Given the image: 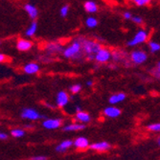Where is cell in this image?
<instances>
[{"instance_id": "obj_12", "label": "cell", "mask_w": 160, "mask_h": 160, "mask_svg": "<svg viewBox=\"0 0 160 160\" xmlns=\"http://www.w3.org/2000/svg\"><path fill=\"white\" fill-rule=\"evenodd\" d=\"M89 147H90L91 150H94V151H97V152H107L111 148L110 144L108 143V142H105V141L94 143V144L90 145Z\"/></svg>"}, {"instance_id": "obj_16", "label": "cell", "mask_w": 160, "mask_h": 160, "mask_svg": "<svg viewBox=\"0 0 160 160\" xmlns=\"http://www.w3.org/2000/svg\"><path fill=\"white\" fill-rule=\"evenodd\" d=\"M74 146L77 149H81V150H84L86 148L89 147V143L88 140H87L85 137H78L75 141H74Z\"/></svg>"}, {"instance_id": "obj_5", "label": "cell", "mask_w": 160, "mask_h": 160, "mask_svg": "<svg viewBox=\"0 0 160 160\" xmlns=\"http://www.w3.org/2000/svg\"><path fill=\"white\" fill-rule=\"evenodd\" d=\"M110 59H112V52L108 48L102 47L95 55L94 61L98 63H107L110 61Z\"/></svg>"}, {"instance_id": "obj_26", "label": "cell", "mask_w": 160, "mask_h": 160, "mask_svg": "<svg viewBox=\"0 0 160 160\" xmlns=\"http://www.w3.org/2000/svg\"><path fill=\"white\" fill-rule=\"evenodd\" d=\"M152 75L156 79H160V62H158L155 67L152 70Z\"/></svg>"}, {"instance_id": "obj_21", "label": "cell", "mask_w": 160, "mask_h": 160, "mask_svg": "<svg viewBox=\"0 0 160 160\" xmlns=\"http://www.w3.org/2000/svg\"><path fill=\"white\" fill-rule=\"evenodd\" d=\"M85 128V126L82 125V124H70V125H67L65 127H63V130L64 132H77V130H82Z\"/></svg>"}, {"instance_id": "obj_22", "label": "cell", "mask_w": 160, "mask_h": 160, "mask_svg": "<svg viewBox=\"0 0 160 160\" xmlns=\"http://www.w3.org/2000/svg\"><path fill=\"white\" fill-rule=\"evenodd\" d=\"M38 31V23L34 20L30 25H29V27L27 28V30H26V36L29 37V38H32L35 36V34L37 33Z\"/></svg>"}, {"instance_id": "obj_28", "label": "cell", "mask_w": 160, "mask_h": 160, "mask_svg": "<svg viewBox=\"0 0 160 160\" xmlns=\"http://www.w3.org/2000/svg\"><path fill=\"white\" fill-rule=\"evenodd\" d=\"M147 128L151 132H160V123H156V124H152L149 125L147 127Z\"/></svg>"}, {"instance_id": "obj_14", "label": "cell", "mask_w": 160, "mask_h": 160, "mask_svg": "<svg viewBox=\"0 0 160 160\" xmlns=\"http://www.w3.org/2000/svg\"><path fill=\"white\" fill-rule=\"evenodd\" d=\"M23 71L28 75H34L37 74L39 71V65L36 62H30L24 65L23 67Z\"/></svg>"}, {"instance_id": "obj_33", "label": "cell", "mask_w": 160, "mask_h": 160, "mask_svg": "<svg viewBox=\"0 0 160 160\" xmlns=\"http://www.w3.org/2000/svg\"><path fill=\"white\" fill-rule=\"evenodd\" d=\"M31 160H47V157L46 156H42V155H38V156L32 157Z\"/></svg>"}, {"instance_id": "obj_35", "label": "cell", "mask_w": 160, "mask_h": 160, "mask_svg": "<svg viewBox=\"0 0 160 160\" xmlns=\"http://www.w3.org/2000/svg\"><path fill=\"white\" fill-rule=\"evenodd\" d=\"M6 59H7V58L5 57V55H4L3 53L0 54V62H4Z\"/></svg>"}, {"instance_id": "obj_8", "label": "cell", "mask_w": 160, "mask_h": 160, "mask_svg": "<svg viewBox=\"0 0 160 160\" xmlns=\"http://www.w3.org/2000/svg\"><path fill=\"white\" fill-rule=\"evenodd\" d=\"M62 124V120L61 119H45L42 122L43 128L47 129H55L60 128Z\"/></svg>"}, {"instance_id": "obj_6", "label": "cell", "mask_w": 160, "mask_h": 160, "mask_svg": "<svg viewBox=\"0 0 160 160\" xmlns=\"http://www.w3.org/2000/svg\"><path fill=\"white\" fill-rule=\"evenodd\" d=\"M21 117L23 119L32 120V121H36V120H39V119H45L44 115L39 114L37 110H35L33 108H25L22 109Z\"/></svg>"}, {"instance_id": "obj_20", "label": "cell", "mask_w": 160, "mask_h": 160, "mask_svg": "<svg viewBox=\"0 0 160 160\" xmlns=\"http://www.w3.org/2000/svg\"><path fill=\"white\" fill-rule=\"evenodd\" d=\"M76 120L81 123H88L90 122L91 117L87 112H84L82 110L80 112H76Z\"/></svg>"}, {"instance_id": "obj_1", "label": "cell", "mask_w": 160, "mask_h": 160, "mask_svg": "<svg viewBox=\"0 0 160 160\" xmlns=\"http://www.w3.org/2000/svg\"><path fill=\"white\" fill-rule=\"evenodd\" d=\"M62 55L65 59L73 60V61H79L84 57V53L82 51V42L80 40V38H76L71 44H69L66 48H64Z\"/></svg>"}, {"instance_id": "obj_31", "label": "cell", "mask_w": 160, "mask_h": 160, "mask_svg": "<svg viewBox=\"0 0 160 160\" xmlns=\"http://www.w3.org/2000/svg\"><path fill=\"white\" fill-rule=\"evenodd\" d=\"M132 21L137 25H142L143 24V18L138 17V16H133L132 18Z\"/></svg>"}, {"instance_id": "obj_19", "label": "cell", "mask_w": 160, "mask_h": 160, "mask_svg": "<svg viewBox=\"0 0 160 160\" xmlns=\"http://www.w3.org/2000/svg\"><path fill=\"white\" fill-rule=\"evenodd\" d=\"M83 8L85 10V12H87L88 13H95V12H98V9H99L98 8V5L94 1H91V0L84 2Z\"/></svg>"}, {"instance_id": "obj_37", "label": "cell", "mask_w": 160, "mask_h": 160, "mask_svg": "<svg viewBox=\"0 0 160 160\" xmlns=\"http://www.w3.org/2000/svg\"><path fill=\"white\" fill-rule=\"evenodd\" d=\"M80 111H82V108H81L80 106H77L76 107V112H80Z\"/></svg>"}, {"instance_id": "obj_11", "label": "cell", "mask_w": 160, "mask_h": 160, "mask_svg": "<svg viewBox=\"0 0 160 160\" xmlns=\"http://www.w3.org/2000/svg\"><path fill=\"white\" fill-rule=\"evenodd\" d=\"M57 106L59 108H63L69 102V96L65 91H60L57 95Z\"/></svg>"}, {"instance_id": "obj_3", "label": "cell", "mask_w": 160, "mask_h": 160, "mask_svg": "<svg viewBox=\"0 0 160 160\" xmlns=\"http://www.w3.org/2000/svg\"><path fill=\"white\" fill-rule=\"evenodd\" d=\"M149 38V32L145 29H140V30L133 36L132 39H129L127 42V45L129 47H134L142 43L146 42Z\"/></svg>"}, {"instance_id": "obj_18", "label": "cell", "mask_w": 160, "mask_h": 160, "mask_svg": "<svg viewBox=\"0 0 160 160\" xmlns=\"http://www.w3.org/2000/svg\"><path fill=\"white\" fill-rule=\"evenodd\" d=\"M73 145H74V142H72L71 140H64L60 145H58L57 148H56V152H64L67 151V149H69L70 147L73 146Z\"/></svg>"}, {"instance_id": "obj_25", "label": "cell", "mask_w": 160, "mask_h": 160, "mask_svg": "<svg viewBox=\"0 0 160 160\" xmlns=\"http://www.w3.org/2000/svg\"><path fill=\"white\" fill-rule=\"evenodd\" d=\"M149 47H150V51L152 53H156V52L160 51V44H159L158 42L150 41L149 42Z\"/></svg>"}, {"instance_id": "obj_27", "label": "cell", "mask_w": 160, "mask_h": 160, "mask_svg": "<svg viewBox=\"0 0 160 160\" xmlns=\"http://www.w3.org/2000/svg\"><path fill=\"white\" fill-rule=\"evenodd\" d=\"M70 92L73 93V94H77L79 93L81 90H82V85L79 84V83H76V84H73L72 86H70Z\"/></svg>"}, {"instance_id": "obj_38", "label": "cell", "mask_w": 160, "mask_h": 160, "mask_svg": "<svg viewBox=\"0 0 160 160\" xmlns=\"http://www.w3.org/2000/svg\"><path fill=\"white\" fill-rule=\"evenodd\" d=\"M26 128H34V126H31V125H26L25 126Z\"/></svg>"}, {"instance_id": "obj_10", "label": "cell", "mask_w": 160, "mask_h": 160, "mask_svg": "<svg viewBox=\"0 0 160 160\" xmlns=\"http://www.w3.org/2000/svg\"><path fill=\"white\" fill-rule=\"evenodd\" d=\"M24 10H25V12H27V14H28L29 18H30L31 19L36 20L38 18V8L35 5H33L31 3H27V4L24 5Z\"/></svg>"}, {"instance_id": "obj_39", "label": "cell", "mask_w": 160, "mask_h": 160, "mask_svg": "<svg viewBox=\"0 0 160 160\" xmlns=\"http://www.w3.org/2000/svg\"><path fill=\"white\" fill-rule=\"evenodd\" d=\"M157 142H158V145H159V146H160V137L158 138V141H157Z\"/></svg>"}, {"instance_id": "obj_30", "label": "cell", "mask_w": 160, "mask_h": 160, "mask_svg": "<svg viewBox=\"0 0 160 160\" xmlns=\"http://www.w3.org/2000/svg\"><path fill=\"white\" fill-rule=\"evenodd\" d=\"M68 12H69V6L68 5H64L61 8L60 10V13L62 18H66L68 16Z\"/></svg>"}, {"instance_id": "obj_7", "label": "cell", "mask_w": 160, "mask_h": 160, "mask_svg": "<svg viewBox=\"0 0 160 160\" xmlns=\"http://www.w3.org/2000/svg\"><path fill=\"white\" fill-rule=\"evenodd\" d=\"M63 48L62 46L61 43L59 42H50L45 46V51L49 55H56V54H60L63 52Z\"/></svg>"}, {"instance_id": "obj_15", "label": "cell", "mask_w": 160, "mask_h": 160, "mask_svg": "<svg viewBox=\"0 0 160 160\" xmlns=\"http://www.w3.org/2000/svg\"><path fill=\"white\" fill-rule=\"evenodd\" d=\"M104 114L109 118H116L121 114V109L114 107H108L104 109Z\"/></svg>"}, {"instance_id": "obj_13", "label": "cell", "mask_w": 160, "mask_h": 160, "mask_svg": "<svg viewBox=\"0 0 160 160\" xmlns=\"http://www.w3.org/2000/svg\"><path fill=\"white\" fill-rule=\"evenodd\" d=\"M112 60L114 62H125L127 61V53L122 50H116L112 52Z\"/></svg>"}, {"instance_id": "obj_23", "label": "cell", "mask_w": 160, "mask_h": 160, "mask_svg": "<svg viewBox=\"0 0 160 160\" xmlns=\"http://www.w3.org/2000/svg\"><path fill=\"white\" fill-rule=\"evenodd\" d=\"M85 25L88 28H95L98 25V20L93 17H89L85 20Z\"/></svg>"}, {"instance_id": "obj_9", "label": "cell", "mask_w": 160, "mask_h": 160, "mask_svg": "<svg viewBox=\"0 0 160 160\" xmlns=\"http://www.w3.org/2000/svg\"><path fill=\"white\" fill-rule=\"evenodd\" d=\"M33 47L32 41L25 39V38H19L17 42V48L20 52H26L29 51Z\"/></svg>"}, {"instance_id": "obj_32", "label": "cell", "mask_w": 160, "mask_h": 160, "mask_svg": "<svg viewBox=\"0 0 160 160\" xmlns=\"http://www.w3.org/2000/svg\"><path fill=\"white\" fill-rule=\"evenodd\" d=\"M132 12H125L124 13H123V18L126 19V20H132Z\"/></svg>"}, {"instance_id": "obj_4", "label": "cell", "mask_w": 160, "mask_h": 160, "mask_svg": "<svg viewBox=\"0 0 160 160\" xmlns=\"http://www.w3.org/2000/svg\"><path fill=\"white\" fill-rule=\"evenodd\" d=\"M129 60H130V62H132L133 64H136V65L143 64L148 60V54L143 50L136 49L130 53Z\"/></svg>"}, {"instance_id": "obj_17", "label": "cell", "mask_w": 160, "mask_h": 160, "mask_svg": "<svg viewBox=\"0 0 160 160\" xmlns=\"http://www.w3.org/2000/svg\"><path fill=\"white\" fill-rule=\"evenodd\" d=\"M126 94L123 92H119V93H116L113 94L109 97V103L111 105H116V104H119L121 102H123L126 99Z\"/></svg>"}, {"instance_id": "obj_2", "label": "cell", "mask_w": 160, "mask_h": 160, "mask_svg": "<svg viewBox=\"0 0 160 160\" xmlns=\"http://www.w3.org/2000/svg\"><path fill=\"white\" fill-rule=\"evenodd\" d=\"M80 40L82 42V51L84 53V57L88 61L95 60V55L98 53V51L102 48L101 44L93 39H88L85 38H80Z\"/></svg>"}, {"instance_id": "obj_36", "label": "cell", "mask_w": 160, "mask_h": 160, "mask_svg": "<svg viewBox=\"0 0 160 160\" xmlns=\"http://www.w3.org/2000/svg\"><path fill=\"white\" fill-rule=\"evenodd\" d=\"M92 84H93V82H92L91 80H90V81H87V82H86V85H87V86H91Z\"/></svg>"}, {"instance_id": "obj_34", "label": "cell", "mask_w": 160, "mask_h": 160, "mask_svg": "<svg viewBox=\"0 0 160 160\" xmlns=\"http://www.w3.org/2000/svg\"><path fill=\"white\" fill-rule=\"evenodd\" d=\"M7 138H8L7 133H4V132H1V133H0V139H1V140H6Z\"/></svg>"}, {"instance_id": "obj_29", "label": "cell", "mask_w": 160, "mask_h": 160, "mask_svg": "<svg viewBox=\"0 0 160 160\" xmlns=\"http://www.w3.org/2000/svg\"><path fill=\"white\" fill-rule=\"evenodd\" d=\"M133 3H135L137 6H147L151 3L152 0H130Z\"/></svg>"}, {"instance_id": "obj_24", "label": "cell", "mask_w": 160, "mask_h": 160, "mask_svg": "<svg viewBox=\"0 0 160 160\" xmlns=\"http://www.w3.org/2000/svg\"><path fill=\"white\" fill-rule=\"evenodd\" d=\"M11 134L13 137L19 138V137H22V136L25 135V132H24V129H22V128H13V129H12Z\"/></svg>"}]
</instances>
